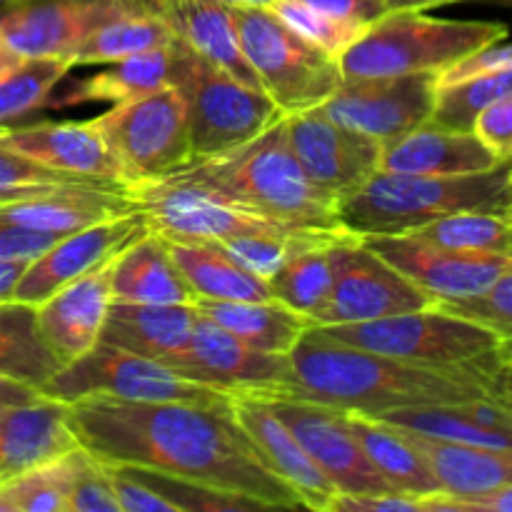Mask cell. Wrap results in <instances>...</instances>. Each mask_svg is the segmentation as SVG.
I'll list each match as a JSON object with an SVG mask.
<instances>
[{
    "label": "cell",
    "mask_w": 512,
    "mask_h": 512,
    "mask_svg": "<svg viewBox=\"0 0 512 512\" xmlns=\"http://www.w3.org/2000/svg\"><path fill=\"white\" fill-rule=\"evenodd\" d=\"M0 148H8L55 173L88 183L123 188V175L103 135L88 120H43L0 128ZM125 190V188H123Z\"/></svg>",
    "instance_id": "obj_20"
},
{
    "label": "cell",
    "mask_w": 512,
    "mask_h": 512,
    "mask_svg": "<svg viewBox=\"0 0 512 512\" xmlns=\"http://www.w3.org/2000/svg\"><path fill=\"white\" fill-rule=\"evenodd\" d=\"M500 160L473 130H453L425 120L380 145V170L403 175H468L498 168Z\"/></svg>",
    "instance_id": "obj_23"
},
{
    "label": "cell",
    "mask_w": 512,
    "mask_h": 512,
    "mask_svg": "<svg viewBox=\"0 0 512 512\" xmlns=\"http://www.w3.org/2000/svg\"><path fill=\"white\" fill-rule=\"evenodd\" d=\"M325 335L400 363L453 375H475L493 383L503 365L493 330L438 303L423 310L365 320V323L318 325Z\"/></svg>",
    "instance_id": "obj_5"
},
{
    "label": "cell",
    "mask_w": 512,
    "mask_h": 512,
    "mask_svg": "<svg viewBox=\"0 0 512 512\" xmlns=\"http://www.w3.org/2000/svg\"><path fill=\"white\" fill-rule=\"evenodd\" d=\"M105 468H108L110 480H113L120 512H180L173 500L165 498L160 490L140 480L128 468H120V465H105Z\"/></svg>",
    "instance_id": "obj_45"
},
{
    "label": "cell",
    "mask_w": 512,
    "mask_h": 512,
    "mask_svg": "<svg viewBox=\"0 0 512 512\" xmlns=\"http://www.w3.org/2000/svg\"><path fill=\"white\" fill-rule=\"evenodd\" d=\"M333 288L315 325L365 323L435 305L438 300L410 283L388 260L368 248L358 235L330 245Z\"/></svg>",
    "instance_id": "obj_11"
},
{
    "label": "cell",
    "mask_w": 512,
    "mask_h": 512,
    "mask_svg": "<svg viewBox=\"0 0 512 512\" xmlns=\"http://www.w3.org/2000/svg\"><path fill=\"white\" fill-rule=\"evenodd\" d=\"M488 3H498V5H505V8H512V0H488Z\"/></svg>",
    "instance_id": "obj_57"
},
{
    "label": "cell",
    "mask_w": 512,
    "mask_h": 512,
    "mask_svg": "<svg viewBox=\"0 0 512 512\" xmlns=\"http://www.w3.org/2000/svg\"><path fill=\"white\" fill-rule=\"evenodd\" d=\"M438 305L493 330L503 360H512V265L485 293L465 300H443Z\"/></svg>",
    "instance_id": "obj_42"
},
{
    "label": "cell",
    "mask_w": 512,
    "mask_h": 512,
    "mask_svg": "<svg viewBox=\"0 0 512 512\" xmlns=\"http://www.w3.org/2000/svg\"><path fill=\"white\" fill-rule=\"evenodd\" d=\"M80 448L0 483V512H68Z\"/></svg>",
    "instance_id": "obj_38"
},
{
    "label": "cell",
    "mask_w": 512,
    "mask_h": 512,
    "mask_svg": "<svg viewBox=\"0 0 512 512\" xmlns=\"http://www.w3.org/2000/svg\"><path fill=\"white\" fill-rule=\"evenodd\" d=\"M385 8V13L390 10H428V8H438V5H448V3H458V0H380Z\"/></svg>",
    "instance_id": "obj_55"
},
{
    "label": "cell",
    "mask_w": 512,
    "mask_h": 512,
    "mask_svg": "<svg viewBox=\"0 0 512 512\" xmlns=\"http://www.w3.org/2000/svg\"><path fill=\"white\" fill-rule=\"evenodd\" d=\"M168 240V238H165ZM173 260L188 280L195 298L208 300H270L268 280L245 270L213 240H168Z\"/></svg>",
    "instance_id": "obj_34"
},
{
    "label": "cell",
    "mask_w": 512,
    "mask_h": 512,
    "mask_svg": "<svg viewBox=\"0 0 512 512\" xmlns=\"http://www.w3.org/2000/svg\"><path fill=\"white\" fill-rule=\"evenodd\" d=\"M60 368L63 360L45 343L38 328L35 305L3 300L0 303V375L40 393V388Z\"/></svg>",
    "instance_id": "obj_35"
},
{
    "label": "cell",
    "mask_w": 512,
    "mask_h": 512,
    "mask_svg": "<svg viewBox=\"0 0 512 512\" xmlns=\"http://www.w3.org/2000/svg\"><path fill=\"white\" fill-rule=\"evenodd\" d=\"M40 395L65 405L98 395L135 400V403H170V400L218 403L230 398V393L195 383L160 360L105 343H95L88 353L65 363L40 388Z\"/></svg>",
    "instance_id": "obj_10"
},
{
    "label": "cell",
    "mask_w": 512,
    "mask_h": 512,
    "mask_svg": "<svg viewBox=\"0 0 512 512\" xmlns=\"http://www.w3.org/2000/svg\"><path fill=\"white\" fill-rule=\"evenodd\" d=\"M335 512H380V510H420L423 512V500L413 495L400 493H358V495H335Z\"/></svg>",
    "instance_id": "obj_50"
},
{
    "label": "cell",
    "mask_w": 512,
    "mask_h": 512,
    "mask_svg": "<svg viewBox=\"0 0 512 512\" xmlns=\"http://www.w3.org/2000/svg\"><path fill=\"white\" fill-rule=\"evenodd\" d=\"M450 250L512 258V215L465 210L413 230Z\"/></svg>",
    "instance_id": "obj_39"
},
{
    "label": "cell",
    "mask_w": 512,
    "mask_h": 512,
    "mask_svg": "<svg viewBox=\"0 0 512 512\" xmlns=\"http://www.w3.org/2000/svg\"><path fill=\"white\" fill-rule=\"evenodd\" d=\"M305 3L323 10V13L335 15V18L360 25V28H368L385 13L380 0H305Z\"/></svg>",
    "instance_id": "obj_51"
},
{
    "label": "cell",
    "mask_w": 512,
    "mask_h": 512,
    "mask_svg": "<svg viewBox=\"0 0 512 512\" xmlns=\"http://www.w3.org/2000/svg\"><path fill=\"white\" fill-rule=\"evenodd\" d=\"M128 195L133 198L135 208L143 213L148 230L168 240L223 243V240L238 238V235L298 230L260 218V215L220 198L213 190L175 178V175L130 188Z\"/></svg>",
    "instance_id": "obj_12"
},
{
    "label": "cell",
    "mask_w": 512,
    "mask_h": 512,
    "mask_svg": "<svg viewBox=\"0 0 512 512\" xmlns=\"http://www.w3.org/2000/svg\"><path fill=\"white\" fill-rule=\"evenodd\" d=\"M73 65L58 58H20L0 73V128L45 108Z\"/></svg>",
    "instance_id": "obj_37"
},
{
    "label": "cell",
    "mask_w": 512,
    "mask_h": 512,
    "mask_svg": "<svg viewBox=\"0 0 512 512\" xmlns=\"http://www.w3.org/2000/svg\"><path fill=\"white\" fill-rule=\"evenodd\" d=\"M173 38V28L155 0H115L113 10L78 50L75 68L113 63L158 45H168Z\"/></svg>",
    "instance_id": "obj_32"
},
{
    "label": "cell",
    "mask_w": 512,
    "mask_h": 512,
    "mask_svg": "<svg viewBox=\"0 0 512 512\" xmlns=\"http://www.w3.org/2000/svg\"><path fill=\"white\" fill-rule=\"evenodd\" d=\"M68 512H120L108 468L83 448L68 490Z\"/></svg>",
    "instance_id": "obj_44"
},
{
    "label": "cell",
    "mask_w": 512,
    "mask_h": 512,
    "mask_svg": "<svg viewBox=\"0 0 512 512\" xmlns=\"http://www.w3.org/2000/svg\"><path fill=\"white\" fill-rule=\"evenodd\" d=\"M18 55L13 53V50L8 48V45L3 43V40H0V73H5V70L10 68V65H15L18 63Z\"/></svg>",
    "instance_id": "obj_56"
},
{
    "label": "cell",
    "mask_w": 512,
    "mask_h": 512,
    "mask_svg": "<svg viewBox=\"0 0 512 512\" xmlns=\"http://www.w3.org/2000/svg\"><path fill=\"white\" fill-rule=\"evenodd\" d=\"M113 300L125 303H195V293L173 260L168 240L145 230L113 258Z\"/></svg>",
    "instance_id": "obj_28"
},
{
    "label": "cell",
    "mask_w": 512,
    "mask_h": 512,
    "mask_svg": "<svg viewBox=\"0 0 512 512\" xmlns=\"http://www.w3.org/2000/svg\"><path fill=\"white\" fill-rule=\"evenodd\" d=\"M63 235L38 233V230L20 228V225L0 220V258L3 260H33L48 250Z\"/></svg>",
    "instance_id": "obj_48"
},
{
    "label": "cell",
    "mask_w": 512,
    "mask_h": 512,
    "mask_svg": "<svg viewBox=\"0 0 512 512\" xmlns=\"http://www.w3.org/2000/svg\"><path fill=\"white\" fill-rule=\"evenodd\" d=\"M135 210L138 208L128 190L113 188V185L80 183L60 188L55 193L38 195V198L0 205V220L20 225V228L38 230V233L68 235L93 223L135 213Z\"/></svg>",
    "instance_id": "obj_26"
},
{
    "label": "cell",
    "mask_w": 512,
    "mask_h": 512,
    "mask_svg": "<svg viewBox=\"0 0 512 512\" xmlns=\"http://www.w3.org/2000/svg\"><path fill=\"white\" fill-rule=\"evenodd\" d=\"M155 5L170 23L175 38L188 43L195 53L228 70L243 83L260 88L258 75L253 73L240 50L230 5H225L223 0H155Z\"/></svg>",
    "instance_id": "obj_29"
},
{
    "label": "cell",
    "mask_w": 512,
    "mask_h": 512,
    "mask_svg": "<svg viewBox=\"0 0 512 512\" xmlns=\"http://www.w3.org/2000/svg\"><path fill=\"white\" fill-rule=\"evenodd\" d=\"M465 210L510 215L512 163L468 175H403L378 170L358 190L338 200L340 225L358 238L408 233Z\"/></svg>",
    "instance_id": "obj_4"
},
{
    "label": "cell",
    "mask_w": 512,
    "mask_h": 512,
    "mask_svg": "<svg viewBox=\"0 0 512 512\" xmlns=\"http://www.w3.org/2000/svg\"><path fill=\"white\" fill-rule=\"evenodd\" d=\"M260 395L328 475L338 495L395 493L368 460L363 445L345 420V410L313 403L293 393Z\"/></svg>",
    "instance_id": "obj_13"
},
{
    "label": "cell",
    "mask_w": 512,
    "mask_h": 512,
    "mask_svg": "<svg viewBox=\"0 0 512 512\" xmlns=\"http://www.w3.org/2000/svg\"><path fill=\"white\" fill-rule=\"evenodd\" d=\"M78 445L105 465L155 470L188 483L258 500L265 508H303L235 420L228 400L218 403H135L83 398L68 405Z\"/></svg>",
    "instance_id": "obj_1"
},
{
    "label": "cell",
    "mask_w": 512,
    "mask_h": 512,
    "mask_svg": "<svg viewBox=\"0 0 512 512\" xmlns=\"http://www.w3.org/2000/svg\"><path fill=\"white\" fill-rule=\"evenodd\" d=\"M40 393L35 388L18 383V380H10L0 375V408H8V405H20L30 403V400H38Z\"/></svg>",
    "instance_id": "obj_52"
},
{
    "label": "cell",
    "mask_w": 512,
    "mask_h": 512,
    "mask_svg": "<svg viewBox=\"0 0 512 512\" xmlns=\"http://www.w3.org/2000/svg\"><path fill=\"white\" fill-rule=\"evenodd\" d=\"M200 313L195 303H125L113 300L98 343L115 345L145 358L170 360L185 353Z\"/></svg>",
    "instance_id": "obj_25"
},
{
    "label": "cell",
    "mask_w": 512,
    "mask_h": 512,
    "mask_svg": "<svg viewBox=\"0 0 512 512\" xmlns=\"http://www.w3.org/2000/svg\"><path fill=\"white\" fill-rule=\"evenodd\" d=\"M173 43L143 50L108 63V68L78 78L65 90H55L48 105L53 108H75L85 103H123L138 95L173 85Z\"/></svg>",
    "instance_id": "obj_30"
},
{
    "label": "cell",
    "mask_w": 512,
    "mask_h": 512,
    "mask_svg": "<svg viewBox=\"0 0 512 512\" xmlns=\"http://www.w3.org/2000/svg\"><path fill=\"white\" fill-rule=\"evenodd\" d=\"M200 315L210 318L233 333L235 338L248 343L250 348L263 353L288 355L293 345L303 338L313 320L295 313L280 300H208L195 298Z\"/></svg>",
    "instance_id": "obj_31"
},
{
    "label": "cell",
    "mask_w": 512,
    "mask_h": 512,
    "mask_svg": "<svg viewBox=\"0 0 512 512\" xmlns=\"http://www.w3.org/2000/svg\"><path fill=\"white\" fill-rule=\"evenodd\" d=\"M123 175V188L155 183L193 163L190 120L175 85L113 103L93 118Z\"/></svg>",
    "instance_id": "obj_9"
},
{
    "label": "cell",
    "mask_w": 512,
    "mask_h": 512,
    "mask_svg": "<svg viewBox=\"0 0 512 512\" xmlns=\"http://www.w3.org/2000/svg\"><path fill=\"white\" fill-rule=\"evenodd\" d=\"M270 10L288 28H293L295 33L303 35L305 40H310L318 48H323L325 53L335 55V58H340L345 53V48L365 30L360 25L348 23V20H340L335 15L323 13V10L313 8L305 0H273Z\"/></svg>",
    "instance_id": "obj_41"
},
{
    "label": "cell",
    "mask_w": 512,
    "mask_h": 512,
    "mask_svg": "<svg viewBox=\"0 0 512 512\" xmlns=\"http://www.w3.org/2000/svg\"><path fill=\"white\" fill-rule=\"evenodd\" d=\"M173 85L188 105L193 160L238 148L285 115L265 90L218 68L180 38L173 43Z\"/></svg>",
    "instance_id": "obj_7"
},
{
    "label": "cell",
    "mask_w": 512,
    "mask_h": 512,
    "mask_svg": "<svg viewBox=\"0 0 512 512\" xmlns=\"http://www.w3.org/2000/svg\"><path fill=\"white\" fill-rule=\"evenodd\" d=\"M240 50L285 115L320 108L343 83L335 55L305 40L270 8L230 5Z\"/></svg>",
    "instance_id": "obj_8"
},
{
    "label": "cell",
    "mask_w": 512,
    "mask_h": 512,
    "mask_svg": "<svg viewBox=\"0 0 512 512\" xmlns=\"http://www.w3.org/2000/svg\"><path fill=\"white\" fill-rule=\"evenodd\" d=\"M340 238H345V235L303 245L268 278V288L273 298L288 305L295 313L313 320V325L330 298V288H333L330 245Z\"/></svg>",
    "instance_id": "obj_36"
},
{
    "label": "cell",
    "mask_w": 512,
    "mask_h": 512,
    "mask_svg": "<svg viewBox=\"0 0 512 512\" xmlns=\"http://www.w3.org/2000/svg\"><path fill=\"white\" fill-rule=\"evenodd\" d=\"M438 95V73L343 78L320 105L335 123L378 140L380 145L430 120Z\"/></svg>",
    "instance_id": "obj_14"
},
{
    "label": "cell",
    "mask_w": 512,
    "mask_h": 512,
    "mask_svg": "<svg viewBox=\"0 0 512 512\" xmlns=\"http://www.w3.org/2000/svg\"><path fill=\"white\" fill-rule=\"evenodd\" d=\"M512 95V68L490 70L473 75L460 83L443 85L435 95V108L430 120L453 130H470L480 110Z\"/></svg>",
    "instance_id": "obj_40"
},
{
    "label": "cell",
    "mask_w": 512,
    "mask_h": 512,
    "mask_svg": "<svg viewBox=\"0 0 512 512\" xmlns=\"http://www.w3.org/2000/svg\"><path fill=\"white\" fill-rule=\"evenodd\" d=\"M0 205H5V200H0Z\"/></svg>",
    "instance_id": "obj_59"
},
{
    "label": "cell",
    "mask_w": 512,
    "mask_h": 512,
    "mask_svg": "<svg viewBox=\"0 0 512 512\" xmlns=\"http://www.w3.org/2000/svg\"><path fill=\"white\" fill-rule=\"evenodd\" d=\"M285 133L305 175L335 200L380 170L378 140L335 123L320 108L285 115Z\"/></svg>",
    "instance_id": "obj_17"
},
{
    "label": "cell",
    "mask_w": 512,
    "mask_h": 512,
    "mask_svg": "<svg viewBox=\"0 0 512 512\" xmlns=\"http://www.w3.org/2000/svg\"><path fill=\"white\" fill-rule=\"evenodd\" d=\"M505 38L508 25L495 20H448L423 10H390L345 48L338 63L343 78L443 73Z\"/></svg>",
    "instance_id": "obj_6"
},
{
    "label": "cell",
    "mask_w": 512,
    "mask_h": 512,
    "mask_svg": "<svg viewBox=\"0 0 512 512\" xmlns=\"http://www.w3.org/2000/svg\"><path fill=\"white\" fill-rule=\"evenodd\" d=\"M80 448L68 405L45 398L0 410V483Z\"/></svg>",
    "instance_id": "obj_24"
},
{
    "label": "cell",
    "mask_w": 512,
    "mask_h": 512,
    "mask_svg": "<svg viewBox=\"0 0 512 512\" xmlns=\"http://www.w3.org/2000/svg\"><path fill=\"white\" fill-rule=\"evenodd\" d=\"M173 175L285 228L345 230L338 220V200L320 190L295 158L285 115L248 143L193 160Z\"/></svg>",
    "instance_id": "obj_3"
},
{
    "label": "cell",
    "mask_w": 512,
    "mask_h": 512,
    "mask_svg": "<svg viewBox=\"0 0 512 512\" xmlns=\"http://www.w3.org/2000/svg\"><path fill=\"white\" fill-rule=\"evenodd\" d=\"M30 260H3L0 258V303L13 300V290L18 285L20 275L25 273V265Z\"/></svg>",
    "instance_id": "obj_53"
},
{
    "label": "cell",
    "mask_w": 512,
    "mask_h": 512,
    "mask_svg": "<svg viewBox=\"0 0 512 512\" xmlns=\"http://www.w3.org/2000/svg\"><path fill=\"white\" fill-rule=\"evenodd\" d=\"M115 0H10L0 5V40L18 58H58L75 68L88 35Z\"/></svg>",
    "instance_id": "obj_18"
},
{
    "label": "cell",
    "mask_w": 512,
    "mask_h": 512,
    "mask_svg": "<svg viewBox=\"0 0 512 512\" xmlns=\"http://www.w3.org/2000/svg\"><path fill=\"white\" fill-rule=\"evenodd\" d=\"M80 183H88V180L55 173V170L43 168V165L33 163V160L13 153V150L0 148V200H5V203L38 198V195H48Z\"/></svg>",
    "instance_id": "obj_43"
},
{
    "label": "cell",
    "mask_w": 512,
    "mask_h": 512,
    "mask_svg": "<svg viewBox=\"0 0 512 512\" xmlns=\"http://www.w3.org/2000/svg\"><path fill=\"white\" fill-rule=\"evenodd\" d=\"M3 3H10V0H0V5H3Z\"/></svg>",
    "instance_id": "obj_58"
},
{
    "label": "cell",
    "mask_w": 512,
    "mask_h": 512,
    "mask_svg": "<svg viewBox=\"0 0 512 512\" xmlns=\"http://www.w3.org/2000/svg\"><path fill=\"white\" fill-rule=\"evenodd\" d=\"M113 258L70 280L50 298L35 305L40 333L63 365L88 353L100 340L105 315L113 303Z\"/></svg>",
    "instance_id": "obj_22"
},
{
    "label": "cell",
    "mask_w": 512,
    "mask_h": 512,
    "mask_svg": "<svg viewBox=\"0 0 512 512\" xmlns=\"http://www.w3.org/2000/svg\"><path fill=\"white\" fill-rule=\"evenodd\" d=\"M423 512H512V485L460 500L433 495L423 500Z\"/></svg>",
    "instance_id": "obj_49"
},
{
    "label": "cell",
    "mask_w": 512,
    "mask_h": 512,
    "mask_svg": "<svg viewBox=\"0 0 512 512\" xmlns=\"http://www.w3.org/2000/svg\"><path fill=\"white\" fill-rule=\"evenodd\" d=\"M230 408L263 463L295 490L303 508L320 512L333 510V500L338 495L335 485L310 458L300 440L290 433L288 425L275 415L263 395L230 393Z\"/></svg>",
    "instance_id": "obj_21"
},
{
    "label": "cell",
    "mask_w": 512,
    "mask_h": 512,
    "mask_svg": "<svg viewBox=\"0 0 512 512\" xmlns=\"http://www.w3.org/2000/svg\"><path fill=\"white\" fill-rule=\"evenodd\" d=\"M360 240L373 253L388 260L410 283L433 295L438 303L475 298V295L485 293L512 265V258H500V255H478L443 248L413 230L363 235Z\"/></svg>",
    "instance_id": "obj_15"
},
{
    "label": "cell",
    "mask_w": 512,
    "mask_h": 512,
    "mask_svg": "<svg viewBox=\"0 0 512 512\" xmlns=\"http://www.w3.org/2000/svg\"><path fill=\"white\" fill-rule=\"evenodd\" d=\"M168 365L223 393H288L293 385L288 355L250 348L205 315L195 323L188 350Z\"/></svg>",
    "instance_id": "obj_16"
},
{
    "label": "cell",
    "mask_w": 512,
    "mask_h": 512,
    "mask_svg": "<svg viewBox=\"0 0 512 512\" xmlns=\"http://www.w3.org/2000/svg\"><path fill=\"white\" fill-rule=\"evenodd\" d=\"M512 68V43H493L488 48L478 50V53L468 55V58L458 60L455 65L445 68L443 73H438V88L443 85L460 83L465 78H473V75L490 73V70H508Z\"/></svg>",
    "instance_id": "obj_47"
},
{
    "label": "cell",
    "mask_w": 512,
    "mask_h": 512,
    "mask_svg": "<svg viewBox=\"0 0 512 512\" xmlns=\"http://www.w3.org/2000/svg\"><path fill=\"white\" fill-rule=\"evenodd\" d=\"M510 215H512V210H510Z\"/></svg>",
    "instance_id": "obj_60"
},
{
    "label": "cell",
    "mask_w": 512,
    "mask_h": 512,
    "mask_svg": "<svg viewBox=\"0 0 512 512\" xmlns=\"http://www.w3.org/2000/svg\"><path fill=\"white\" fill-rule=\"evenodd\" d=\"M288 358L293 368L288 393L363 415L493 395L490 380L400 363L388 355L340 343L318 325L305 330Z\"/></svg>",
    "instance_id": "obj_2"
},
{
    "label": "cell",
    "mask_w": 512,
    "mask_h": 512,
    "mask_svg": "<svg viewBox=\"0 0 512 512\" xmlns=\"http://www.w3.org/2000/svg\"><path fill=\"white\" fill-rule=\"evenodd\" d=\"M345 420L363 445L373 468L383 475L385 483L395 493L413 495L420 500L440 495V485L433 470L395 425L355 413V410H345Z\"/></svg>",
    "instance_id": "obj_33"
},
{
    "label": "cell",
    "mask_w": 512,
    "mask_h": 512,
    "mask_svg": "<svg viewBox=\"0 0 512 512\" xmlns=\"http://www.w3.org/2000/svg\"><path fill=\"white\" fill-rule=\"evenodd\" d=\"M148 230L143 213L118 215V218L93 223L75 233L63 235L55 240L48 250L25 265L18 285L13 290V300L28 305H40L45 298L68 285L70 280L80 278L88 270L98 268L108 258H113L125 243L138 238Z\"/></svg>",
    "instance_id": "obj_19"
},
{
    "label": "cell",
    "mask_w": 512,
    "mask_h": 512,
    "mask_svg": "<svg viewBox=\"0 0 512 512\" xmlns=\"http://www.w3.org/2000/svg\"><path fill=\"white\" fill-rule=\"evenodd\" d=\"M470 130L500 163H512V95L480 110Z\"/></svg>",
    "instance_id": "obj_46"
},
{
    "label": "cell",
    "mask_w": 512,
    "mask_h": 512,
    "mask_svg": "<svg viewBox=\"0 0 512 512\" xmlns=\"http://www.w3.org/2000/svg\"><path fill=\"white\" fill-rule=\"evenodd\" d=\"M398 430L433 470L443 498H475L512 485V448L450 443L408 428Z\"/></svg>",
    "instance_id": "obj_27"
},
{
    "label": "cell",
    "mask_w": 512,
    "mask_h": 512,
    "mask_svg": "<svg viewBox=\"0 0 512 512\" xmlns=\"http://www.w3.org/2000/svg\"><path fill=\"white\" fill-rule=\"evenodd\" d=\"M493 395L512 408V360H503V365L498 368L493 378Z\"/></svg>",
    "instance_id": "obj_54"
},
{
    "label": "cell",
    "mask_w": 512,
    "mask_h": 512,
    "mask_svg": "<svg viewBox=\"0 0 512 512\" xmlns=\"http://www.w3.org/2000/svg\"><path fill=\"white\" fill-rule=\"evenodd\" d=\"M0 410H3V408H0Z\"/></svg>",
    "instance_id": "obj_61"
}]
</instances>
